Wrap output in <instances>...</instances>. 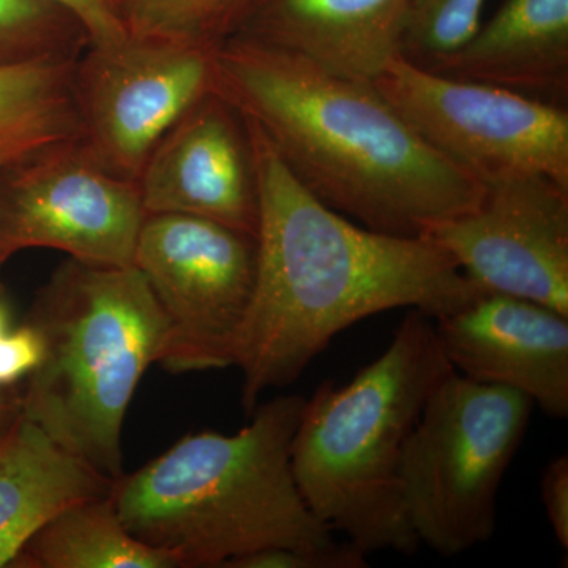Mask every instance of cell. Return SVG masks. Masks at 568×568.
Returning <instances> with one entry per match:
<instances>
[{
  "instance_id": "obj_11",
  "label": "cell",
  "mask_w": 568,
  "mask_h": 568,
  "mask_svg": "<svg viewBox=\"0 0 568 568\" xmlns=\"http://www.w3.org/2000/svg\"><path fill=\"white\" fill-rule=\"evenodd\" d=\"M488 294L568 316V189L538 174L485 185L473 211L425 231Z\"/></svg>"
},
{
  "instance_id": "obj_24",
  "label": "cell",
  "mask_w": 568,
  "mask_h": 568,
  "mask_svg": "<svg viewBox=\"0 0 568 568\" xmlns=\"http://www.w3.org/2000/svg\"><path fill=\"white\" fill-rule=\"evenodd\" d=\"M43 357V338L31 323L0 336V387L29 376Z\"/></svg>"
},
{
  "instance_id": "obj_2",
  "label": "cell",
  "mask_w": 568,
  "mask_h": 568,
  "mask_svg": "<svg viewBox=\"0 0 568 568\" xmlns=\"http://www.w3.org/2000/svg\"><path fill=\"white\" fill-rule=\"evenodd\" d=\"M213 92L260 126L317 200L368 230L422 235L484 197V183L436 152L373 81L234 36L216 48Z\"/></svg>"
},
{
  "instance_id": "obj_27",
  "label": "cell",
  "mask_w": 568,
  "mask_h": 568,
  "mask_svg": "<svg viewBox=\"0 0 568 568\" xmlns=\"http://www.w3.org/2000/svg\"><path fill=\"white\" fill-rule=\"evenodd\" d=\"M7 325H9V317H7L6 306L0 304V336L6 334Z\"/></svg>"
},
{
  "instance_id": "obj_17",
  "label": "cell",
  "mask_w": 568,
  "mask_h": 568,
  "mask_svg": "<svg viewBox=\"0 0 568 568\" xmlns=\"http://www.w3.org/2000/svg\"><path fill=\"white\" fill-rule=\"evenodd\" d=\"M14 566L26 568H181L123 526L112 496L74 504L26 544Z\"/></svg>"
},
{
  "instance_id": "obj_28",
  "label": "cell",
  "mask_w": 568,
  "mask_h": 568,
  "mask_svg": "<svg viewBox=\"0 0 568 568\" xmlns=\"http://www.w3.org/2000/svg\"><path fill=\"white\" fill-rule=\"evenodd\" d=\"M0 166H2V164H0Z\"/></svg>"
},
{
  "instance_id": "obj_8",
  "label": "cell",
  "mask_w": 568,
  "mask_h": 568,
  "mask_svg": "<svg viewBox=\"0 0 568 568\" xmlns=\"http://www.w3.org/2000/svg\"><path fill=\"white\" fill-rule=\"evenodd\" d=\"M133 265L166 323L159 364L192 373L234 366L252 302L256 239L181 213L145 215Z\"/></svg>"
},
{
  "instance_id": "obj_19",
  "label": "cell",
  "mask_w": 568,
  "mask_h": 568,
  "mask_svg": "<svg viewBox=\"0 0 568 568\" xmlns=\"http://www.w3.org/2000/svg\"><path fill=\"white\" fill-rule=\"evenodd\" d=\"M263 0H115L136 39L219 48L237 36Z\"/></svg>"
},
{
  "instance_id": "obj_18",
  "label": "cell",
  "mask_w": 568,
  "mask_h": 568,
  "mask_svg": "<svg viewBox=\"0 0 568 568\" xmlns=\"http://www.w3.org/2000/svg\"><path fill=\"white\" fill-rule=\"evenodd\" d=\"M74 62L0 65V164L81 138L71 91Z\"/></svg>"
},
{
  "instance_id": "obj_25",
  "label": "cell",
  "mask_w": 568,
  "mask_h": 568,
  "mask_svg": "<svg viewBox=\"0 0 568 568\" xmlns=\"http://www.w3.org/2000/svg\"><path fill=\"white\" fill-rule=\"evenodd\" d=\"M541 503L552 532L564 551L568 549V457L552 459L540 478Z\"/></svg>"
},
{
  "instance_id": "obj_22",
  "label": "cell",
  "mask_w": 568,
  "mask_h": 568,
  "mask_svg": "<svg viewBox=\"0 0 568 568\" xmlns=\"http://www.w3.org/2000/svg\"><path fill=\"white\" fill-rule=\"evenodd\" d=\"M368 555L349 540L320 547L261 549L230 560L224 568H365Z\"/></svg>"
},
{
  "instance_id": "obj_6",
  "label": "cell",
  "mask_w": 568,
  "mask_h": 568,
  "mask_svg": "<svg viewBox=\"0 0 568 568\" xmlns=\"http://www.w3.org/2000/svg\"><path fill=\"white\" fill-rule=\"evenodd\" d=\"M532 409L521 392L457 372L433 392L399 465L403 508L420 545L448 558L493 537L497 495Z\"/></svg>"
},
{
  "instance_id": "obj_13",
  "label": "cell",
  "mask_w": 568,
  "mask_h": 568,
  "mask_svg": "<svg viewBox=\"0 0 568 568\" xmlns=\"http://www.w3.org/2000/svg\"><path fill=\"white\" fill-rule=\"evenodd\" d=\"M458 375L514 388L555 418L568 416V316L526 298L484 294L435 320Z\"/></svg>"
},
{
  "instance_id": "obj_26",
  "label": "cell",
  "mask_w": 568,
  "mask_h": 568,
  "mask_svg": "<svg viewBox=\"0 0 568 568\" xmlns=\"http://www.w3.org/2000/svg\"><path fill=\"white\" fill-rule=\"evenodd\" d=\"M11 387H0V444L22 417L21 395Z\"/></svg>"
},
{
  "instance_id": "obj_21",
  "label": "cell",
  "mask_w": 568,
  "mask_h": 568,
  "mask_svg": "<svg viewBox=\"0 0 568 568\" xmlns=\"http://www.w3.org/2000/svg\"><path fill=\"white\" fill-rule=\"evenodd\" d=\"M485 3L487 0H410L402 58L432 69L476 33Z\"/></svg>"
},
{
  "instance_id": "obj_3",
  "label": "cell",
  "mask_w": 568,
  "mask_h": 568,
  "mask_svg": "<svg viewBox=\"0 0 568 568\" xmlns=\"http://www.w3.org/2000/svg\"><path fill=\"white\" fill-rule=\"evenodd\" d=\"M305 402L284 395L260 403L234 435L185 436L123 474L111 493L123 526L181 568H224L261 549L335 541L306 506L291 465Z\"/></svg>"
},
{
  "instance_id": "obj_5",
  "label": "cell",
  "mask_w": 568,
  "mask_h": 568,
  "mask_svg": "<svg viewBox=\"0 0 568 568\" xmlns=\"http://www.w3.org/2000/svg\"><path fill=\"white\" fill-rule=\"evenodd\" d=\"M31 324L43 338V357L21 395L22 417L119 480L126 410L166 339L144 275L134 265L69 257L37 295Z\"/></svg>"
},
{
  "instance_id": "obj_15",
  "label": "cell",
  "mask_w": 568,
  "mask_h": 568,
  "mask_svg": "<svg viewBox=\"0 0 568 568\" xmlns=\"http://www.w3.org/2000/svg\"><path fill=\"white\" fill-rule=\"evenodd\" d=\"M436 73L564 104L568 95V0H506Z\"/></svg>"
},
{
  "instance_id": "obj_20",
  "label": "cell",
  "mask_w": 568,
  "mask_h": 568,
  "mask_svg": "<svg viewBox=\"0 0 568 568\" xmlns=\"http://www.w3.org/2000/svg\"><path fill=\"white\" fill-rule=\"evenodd\" d=\"M88 33L69 10L50 0H0V65L77 61Z\"/></svg>"
},
{
  "instance_id": "obj_10",
  "label": "cell",
  "mask_w": 568,
  "mask_h": 568,
  "mask_svg": "<svg viewBox=\"0 0 568 568\" xmlns=\"http://www.w3.org/2000/svg\"><path fill=\"white\" fill-rule=\"evenodd\" d=\"M216 48L126 37L73 67L81 141L111 173L138 182L168 130L215 85Z\"/></svg>"
},
{
  "instance_id": "obj_16",
  "label": "cell",
  "mask_w": 568,
  "mask_h": 568,
  "mask_svg": "<svg viewBox=\"0 0 568 568\" xmlns=\"http://www.w3.org/2000/svg\"><path fill=\"white\" fill-rule=\"evenodd\" d=\"M114 481L21 417L0 444V567L74 504L111 495Z\"/></svg>"
},
{
  "instance_id": "obj_4",
  "label": "cell",
  "mask_w": 568,
  "mask_h": 568,
  "mask_svg": "<svg viewBox=\"0 0 568 568\" xmlns=\"http://www.w3.org/2000/svg\"><path fill=\"white\" fill-rule=\"evenodd\" d=\"M455 373L435 323L407 310L390 345L351 383L324 381L291 448L298 491L315 517L366 555H414L420 541L407 521L399 465L433 392Z\"/></svg>"
},
{
  "instance_id": "obj_12",
  "label": "cell",
  "mask_w": 568,
  "mask_h": 568,
  "mask_svg": "<svg viewBox=\"0 0 568 568\" xmlns=\"http://www.w3.org/2000/svg\"><path fill=\"white\" fill-rule=\"evenodd\" d=\"M145 215L181 213L256 239L260 222L252 142L244 118L212 92L155 145L138 179Z\"/></svg>"
},
{
  "instance_id": "obj_1",
  "label": "cell",
  "mask_w": 568,
  "mask_h": 568,
  "mask_svg": "<svg viewBox=\"0 0 568 568\" xmlns=\"http://www.w3.org/2000/svg\"><path fill=\"white\" fill-rule=\"evenodd\" d=\"M242 118L260 204L256 275L234 362L246 417L351 325L398 308L435 321L488 294L432 239L368 230L317 200Z\"/></svg>"
},
{
  "instance_id": "obj_23",
  "label": "cell",
  "mask_w": 568,
  "mask_h": 568,
  "mask_svg": "<svg viewBox=\"0 0 568 568\" xmlns=\"http://www.w3.org/2000/svg\"><path fill=\"white\" fill-rule=\"evenodd\" d=\"M81 22L92 47H114L126 40L125 26L115 0H50Z\"/></svg>"
},
{
  "instance_id": "obj_7",
  "label": "cell",
  "mask_w": 568,
  "mask_h": 568,
  "mask_svg": "<svg viewBox=\"0 0 568 568\" xmlns=\"http://www.w3.org/2000/svg\"><path fill=\"white\" fill-rule=\"evenodd\" d=\"M373 82L436 152L484 186L511 175L538 174L568 189L564 104L444 77L402 55Z\"/></svg>"
},
{
  "instance_id": "obj_14",
  "label": "cell",
  "mask_w": 568,
  "mask_h": 568,
  "mask_svg": "<svg viewBox=\"0 0 568 568\" xmlns=\"http://www.w3.org/2000/svg\"><path fill=\"white\" fill-rule=\"evenodd\" d=\"M410 0H263L237 36L375 81L402 55Z\"/></svg>"
},
{
  "instance_id": "obj_9",
  "label": "cell",
  "mask_w": 568,
  "mask_h": 568,
  "mask_svg": "<svg viewBox=\"0 0 568 568\" xmlns=\"http://www.w3.org/2000/svg\"><path fill=\"white\" fill-rule=\"evenodd\" d=\"M144 219L138 182L106 170L81 138L0 166V265L28 248L133 265Z\"/></svg>"
}]
</instances>
